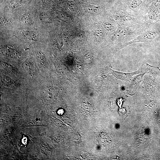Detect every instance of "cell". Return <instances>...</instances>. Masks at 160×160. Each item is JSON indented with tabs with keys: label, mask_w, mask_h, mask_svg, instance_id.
<instances>
[{
	"label": "cell",
	"mask_w": 160,
	"mask_h": 160,
	"mask_svg": "<svg viewBox=\"0 0 160 160\" xmlns=\"http://www.w3.org/2000/svg\"><path fill=\"white\" fill-rule=\"evenodd\" d=\"M151 66L143 65L137 71L131 73H122L114 71L110 69L109 71L111 74L116 78L126 81H129L134 75H136L141 73H146L151 69Z\"/></svg>",
	"instance_id": "obj_1"
},
{
	"label": "cell",
	"mask_w": 160,
	"mask_h": 160,
	"mask_svg": "<svg viewBox=\"0 0 160 160\" xmlns=\"http://www.w3.org/2000/svg\"><path fill=\"white\" fill-rule=\"evenodd\" d=\"M158 34L154 31H146L139 35L134 39L127 42L124 43L121 46V48L132 44L140 42H147L155 39Z\"/></svg>",
	"instance_id": "obj_2"
},
{
	"label": "cell",
	"mask_w": 160,
	"mask_h": 160,
	"mask_svg": "<svg viewBox=\"0 0 160 160\" xmlns=\"http://www.w3.org/2000/svg\"><path fill=\"white\" fill-rule=\"evenodd\" d=\"M145 73H143L137 75L132 79L129 86L127 89V90L130 92H135L138 88L140 84L142 81L144 75Z\"/></svg>",
	"instance_id": "obj_3"
},
{
	"label": "cell",
	"mask_w": 160,
	"mask_h": 160,
	"mask_svg": "<svg viewBox=\"0 0 160 160\" xmlns=\"http://www.w3.org/2000/svg\"><path fill=\"white\" fill-rule=\"evenodd\" d=\"M23 34L25 38L31 40L36 41L38 39V33L35 31H25L23 32Z\"/></svg>",
	"instance_id": "obj_4"
},
{
	"label": "cell",
	"mask_w": 160,
	"mask_h": 160,
	"mask_svg": "<svg viewBox=\"0 0 160 160\" xmlns=\"http://www.w3.org/2000/svg\"><path fill=\"white\" fill-rule=\"evenodd\" d=\"M119 18L120 21L122 22L127 21L128 20H132L133 19V17L128 13L122 12L119 13Z\"/></svg>",
	"instance_id": "obj_5"
},
{
	"label": "cell",
	"mask_w": 160,
	"mask_h": 160,
	"mask_svg": "<svg viewBox=\"0 0 160 160\" xmlns=\"http://www.w3.org/2000/svg\"><path fill=\"white\" fill-rule=\"evenodd\" d=\"M21 20L23 23L27 25H31L33 23L32 19L27 14L23 15L21 17Z\"/></svg>",
	"instance_id": "obj_6"
},
{
	"label": "cell",
	"mask_w": 160,
	"mask_h": 160,
	"mask_svg": "<svg viewBox=\"0 0 160 160\" xmlns=\"http://www.w3.org/2000/svg\"><path fill=\"white\" fill-rule=\"evenodd\" d=\"M40 20L42 22H48V19L47 14L44 13H41L39 15Z\"/></svg>",
	"instance_id": "obj_7"
},
{
	"label": "cell",
	"mask_w": 160,
	"mask_h": 160,
	"mask_svg": "<svg viewBox=\"0 0 160 160\" xmlns=\"http://www.w3.org/2000/svg\"><path fill=\"white\" fill-rule=\"evenodd\" d=\"M141 0H134L132 2L130 7L132 8H135L137 7L140 4Z\"/></svg>",
	"instance_id": "obj_8"
}]
</instances>
